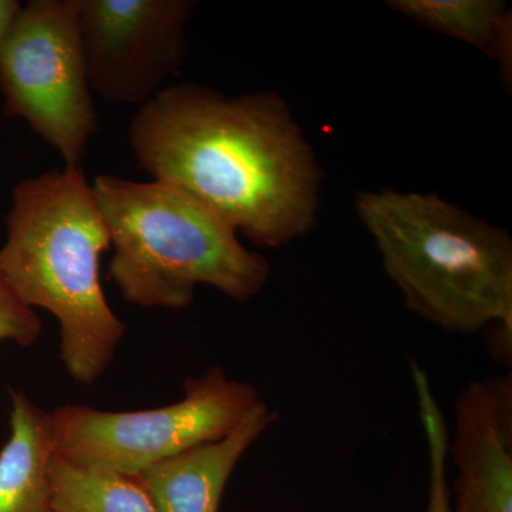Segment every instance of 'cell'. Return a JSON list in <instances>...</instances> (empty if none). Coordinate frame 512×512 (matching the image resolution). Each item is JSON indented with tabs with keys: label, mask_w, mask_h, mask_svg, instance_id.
<instances>
[{
	"label": "cell",
	"mask_w": 512,
	"mask_h": 512,
	"mask_svg": "<svg viewBox=\"0 0 512 512\" xmlns=\"http://www.w3.org/2000/svg\"><path fill=\"white\" fill-rule=\"evenodd\" d=\"M262 402L255 386L231 379L214 366L184 383L180 402L156 409L59 407L52 413L55 454L136 476L153 464L228 436Z\"/></svg>",
	"instance_id": "cell-6"
},
{
	"label": "cell",
	"mask_w": 512,
	"mask_h": 512,
	"mask_svg": "<svg viewBox=\"0 0 512 512\" xmlns=\"http://www.w3.org/2000/svg\"><path fill=\"white\" fill-rule=\"evenodd\" d=\"M114 252L109 274L124 301L183 309L208 285L238 302L264 289L271 268L241 244L227 220L164 181L103 174L92 184Z\"/></svg>",
	"instance_id": "cell-4"
},
{
	"label": "cell",
	"mask_w": 512,
	"mask_h": 512,
	"mask_svg": "<svg viewBox=\"0 0 512 512\" xmlns=\"http://www.w3.org/2000/svg\"><path fill=\"white\" fill-rule=\"evenodd\" d=\"M3 114L25 120L63 157L83 167L99 130L82 30L80 0H30L20 5L0 40Z\"/></svg>",
	"instance_id": "cell-5"
},
{
	"label": "cell",
	"mask_w": 512,
	"mask_h": 512,
	"mask_svg": "<svg viewBox=\"0 0 512 512\" xmlns=\"http://www.w3.org/2000/svg\"><path fill=\"white\" fill-rule=\"evenodd\" d=\"M389 8L443 35L476 47L507 70L511 64V13L498 0H390Z\"/></svg>",
	"instance_id": "cell-11"
},
{
	"label": "cell",
	"mask_w": 512,
	"mask_h": 512,
	"mask_svg": "<svg viewBox=\"0 0 512 512\" xmlns=\"http://www.w3.org/2000/svg\"><path fill=\"white\" fill-rule=\"evenodd\" d=\"M110 235L83 167L25 178L12 190L0 275L28 308L60 326V360L77 383L109 369L126 333L100 279Z\"/></svg>",
	"instance_id": "cell-2"
},
{
	"label": "cell",
	"mask_w": 512,
	"mask_h": 512,
	"mask_svg": "<svg viewBox=\"0 0 512 512\" xmlns=\"http://www.w3.org/2000/svg\"><path fill=\"white\" fill-rule=\"evenodd\" d=\"M194 0H80V30L92 93L144 104L188 56Z\"/></svg>",
	"instance_id": "cell-7"
},
{
	"label": "cell",
	"mask_w": 512,
	"mask_h": 512,
	"mask_svg": "<svg viewBox=\"0 0 512 512\" xmlns=\"http://www.w3.org/2000/svg\"><path fill=\"white\" fill-rule=\"evenodd\" d=\"M276 419L278 413L262 402L228 436L153 464L134 477L156 512H220L239 460Z\"/></svg>",
	"instance_id": "cell-9"
},
{
	"label": "cell",
	"mask_w": 512,
	"mask_h": 512,
	"mask_svg": "<svg viewBox=\"0 0 512 512\" xmlns=\"http://www.w3.org/2000/svg\"><path fill=\"white\" fill-rule=\"evenodd\" d=\"M421 427L429 453V495L426 512H451V490L447 478L448 433L447 424L429 376L417 363H410Z\"/></svg>",
	"instance_id": "cell-13"
},
{
	"label": "cell",
	"mask_w": 512,
	"mask_h": 512,
	"mask_svg": "<svg viewBox=\"0 0 512 512\" xmlns=\"http://www.w3.org/2000/svg\"><path fill=\"white\" fill-rule=\"evenodd\" d=\"M52 512H156L130 474L53 453L47 468Z\"/></svg>",
	"instance_id": "cell-12"
},
{
	"label": "cell",
	"mask_w": 512,
	"mask_h": 512,
	"mask_svg": "<svg viewBox=\"0 0 512 512\" xmlns=\"http://www.w3.org/2000/svg\"><path fill=\"white\" fill-rule=\"evenodd\" d=\"M356 210L407 309L451 333L495 326L511 352L508 232L434 194L359 192Z\"/></svg>",
	"instance_id": "cell-3"
},
{
	"label": "cell",
	"mask_w": 512,
	"mask_h": 512,
	"mask_svg": "<svg viewBox=\"0 0 512 512\" xmlns=\"http://www.w3.org/2000/svg\"><path fill=\"white\" fill-rule=\"evenodd\" d=\"M20 3L16 0H0V40L8 29L10 20L18 12Z\"/></svg>",
	"instance_id": "cell-15"
},
{
	"label": "cell",
	"mask_w": 512,
	"mask_h": 512,
	"mask_svg": "<svg viewBox=\"0 0 512 512\" xmlns=\"http://www.w3.org/2000/svg\"><path fill=\"white\" fill-rule=\"evenodd\" d=\"M451 512H512V377L467 383L454 406Z\"/></svg>",
	"instance_id": "cell-8"
},
{
	"label": "cell",
	"mask_w": 512,
	"mask_h": 512,
	"mask_svg": "<svg viewBox=\"0 0 512 512\" xmlns=\"http://www.w3.org/2000/svg\"><path fill=\"white\" fill-rule=\"evenodd\" d=\"M128 138L138 167L261 247H282L315 225L322 171L278 94L177 84L141 104Z\"/></svg>",
	"instance_id": "cell-1"
},
{
	"label": "cell",
	"mask_w": 512,
	"mask_h": 512,
	"mask_svg": "<svg viewBox=\"0 0 512 512\" xmlns=\"http://www.w3.org/2000/svg\"><path fill=\"white\" fill-rule=\"evenodd\" d=\"M42 330L39 315L13 295L0 275V342L29 348L42 336Z\"/></svg>",
	"instance_id": "cell-14"
},
{
	"label": "cell",
	"mask_w": 512,
	"mask_h": 512,
	"mask_svg": "<svg viewBox=\"0 0 512 512\" xmlns=\"http://www.w3.org/2000/svg\"><path fill=\"white\" fill-rule=\"evenodd\" d=\"M10 437L0 450V512H52L47 468L55 453L52 413L10 392Z\"/></svg>",
	"instance_id": "cell-10"
}]
</instances>
